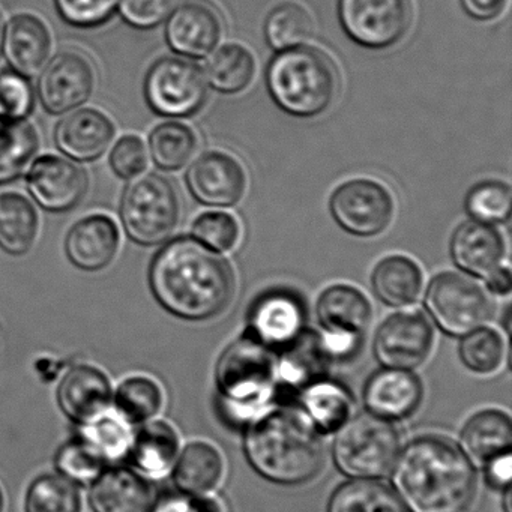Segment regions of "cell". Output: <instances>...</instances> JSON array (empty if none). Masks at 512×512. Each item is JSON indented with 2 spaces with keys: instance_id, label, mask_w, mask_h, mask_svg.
<instances>
[{
  "instance_id": "cb8c5ba5",
  "label": "cell",
  "mask_w": 512,
  "mask_h": 512,
  "mask_svg": "<svg viewBox=\"0 0 512 512\" xmlns=\"http://www.w3.org/2000/svg\"><path fill=\"white\" fill-rule=\"evenodd\" d=\"M451 256L461 271L487 280L500 268L505 256V241L491 224L466 221L452 235Z\"/></svg>"
},
{
  "instance_id": "ba28073f",
  "label": "cell",
  "mask_w": 512,
  "mask_h": 512,
  "mask_svg": "<svg viewBox=\"0 0 512 512\" xmlns=\"http://www.w3.org/2000/svg\"><path fill=\"white\" fill-rule=\"evenodd\" d=\"M425 307L436 325L454 337L482 328L494 314L491 296L476 281L457 272H442L431 280Z\"/></svg>"
},
{
  "instance_id": "d4e9b609",
  "label": "cell",
  "mask_w": 512,
  "mask_h": 512,
  "mask_svg": "<svg viewBox=\"0 0 512 512\" xmlns=\"http://www.w3.org/2000/svg\"><path fill=\"white\" fill-rule=\"evenodd\" d=\"M52 34L43 20L32 14L11 19L4 32V53L13 71L26 79L38 76L52 55Z\"/></svg>"
},
{
  "instance_id": "ab89813d",
  "label": "cell",
  "mask_w": 512,
  "mask_h": 512,
  "mask_svg": "<svg viewBox=\"0 0 512 512\" xmlns=\"http://www.w3.org/2000/svg\"><path fill=\"white\" fill-rule=\"evenodd\" d=\"M313 31V19L299 4L278 5L265 22L266 43L277 52L305 46Z\"/></svg>"
},
{
  "instance_id": "277c9868",
  "label": "cell",
  "mask_w": 512,
  "mask_h": 512,
  "mask_svg": "<svg viewBox=\"0 0 512 512\" xmlns=\"http://www.w3.org/2000/svg\"><path fill=\"white\" fill-rule=\"evenodd\" d=\"M277 361L272 349L248 331L224 350L215 382L221 410L230 421L248 424L265 412L278 392Z\"/></svg>"
},
{
  "instance_id": "7dc6e473",
  "label": "cell",
  "mask_w": 512,
  "mask_h": 512,
  "mask_svg": "<svg viewBox=\"0 0 512 512\" xmlns=\"http://www.w3.org/2000/svg\"><path fill=\"white\" fill-rule=\"evenodd\" d=\"M176 0H119L122 19L137 29H152L166 22Z\"/></svg>"
},
{
  "instance_id": "d6986e66",
  "label": "cell",
  "mask_w": 512,
  "mask_h": 512,
  "mask_svg": "<svg viewBox=\"0 0 512 512\" xmlns=\"http://www.w3.org/2000/svg\"><path fill=\"white\" fill-rule=\"evenodd\" d=\"M56 401L70 421L86 425L110 410L113 401L112 383L100 368L76 365L59 382Z\"/></svg>"
},
{
  "instance_id": "52a82bcc",
  "label": "cell",
  "mask_w": 512,
  "mask_h": 512,
  "mask_svg": "<svg viewBox=\"0 0 512 512\" xmlns=\"http://www.w3.org/2000/svg\"><path fill=\"white\" fill-rule=\"evenodd\" d=\"M181 199L175 185L163 176H143L124 191L121 220L137 244L152 247L169 241L181 221Z\"/></svg>"
},
{
  "instance_id": "44dd1931",
  "label": "cell",
  "mask_w": 512,
  "mask_h": 512,
  "mask_svg": "<svg viewBox=\"0 0 512 512\" xmlns=\"http://www.w3.org/2000/svg\"><path fill=\"white\" fill-rule=\"evenodd\" d=\"M421 400V380L409 370L385 367L365 383L364 403L368 412L388 421L409 418Z\"/></svg>"
},
{
  "instance_id": "5b68a950",
  "label": "cell",
  "mask_w": 512,
  "mask_h": 512,
  "mask_svg": "<svg viewBox=\"0 0 512 512\" xmlns=\"http://www.w3.org/2000/svg\"><path fill=\"white\" fill-rule=\"evenodd\" d=\"M266 86L274 103L296 118H316L335 103L340 77L334 62L316 47L278 52L266 70Z\"/></svg>"
},
{
  "instance_id": "f546056e",
  "label": "cell",
  "mask_w": 512,
  "mask_h": 512,
  "mask_svg": "<svg viewBox=\"0 0 512 512\" xmlns=\"http://www.w3.org/2000/svg\"><path fill=\"white\" fill-rule=\"evenodd\" d=\"M422 286L421 268L406 256L385 257L371 275L374 295L388 307H409L421 295Z\"/></svg>"
},
{
  "instance_id": "9f6ffc18",
  "label": "cell",
  "mask_w": 512,
  "mask_h": 512,
  "mask_svg": "<svg viewBox=\"0 0 512 512\" xmlns=\"http://www.w3.org/2000/svg\"><path fill=\"white\" fill-rule=\"evenodd\" d=\"M4 20H2V16H0V50H2V44H4Z\"/></svg>"
},
{
  "instance_id": "7bdbcfd3",
  "label": "cell",
  "mask_w": 512,
  "mask_h": 512,
  "mask_svg": "<svg viewBox=\"0 0 512 512\" xmlns=\"http://www.w3.org/2000/svg\"><path fill=\"white\" fill-rule=\"evenodd\" d=\"M511 188L500 181L475 185L466 197V211L473 220L485 224H503L511 215Z\"/></svg>"
},
{
  "instance_id": "6da1fadb",
  "label": "cell",
  "mask_w": 512,
  "mask_h": 512,
  "mask_svg": "<svg viewBox=\"0 0 512 512\" xmlns=\"http://www.w3.org/2000/svg\"><path fill=\"white\" fill-rule=\"evenodd\" d=\"M149 286L158 304L179 319L200 322L223 313L236 290L224 257L190 236L167 242L152 260Z\"/></svg>"
},
{
  "instance_id": "f5cc1de1",
  "label": "cell",
  "mask_w": 512,
  "mask_h": 512,
  "mask_svg": "<svg viewBox=\"0 0 512 512\" xmlns=\"http://www.w3.org/2000/svg\"><path fill=\"white\" fill-rule=\"evenodd\" d=\"M487 287L496 295L505 296L511 292V272L508 268H499L487 278Z\"/></svg>"
},
{
  "instance_id": "ffe728a7",
  "label": "cell",
  "mask_w": 512,
  "mask_h": 512,
  "mask_svg": "<svg viewBox=\"0 0 512 512\" xmlns=\"http://www.w3.org/2000/svg\"><path fill=\"white\" fill-rule=\"evenodd\" d=\"M154 500L148 479L121 464L107 466L89 488L94 512H149Z\"/></svg>"
},
{
  "instance_id": "74e56055",
  "label": "cell",
  "mask_w": 512,
  "mask_h": 512,
  "mask_svg": "<svg viewBox=\"0 0 512 512\" xmlns=\"http://www.w3.org/2000/svg\"><path fill=\"white\" fill-rule=\"evenodd\" d=\"M25 512H82L79 485L59 473H43L26 491Z\"/></svg>"
},
{
  "instance_id": "11a10c76",
  "label": "cell",
  "mask_w": 512,
  "mask_h": 512,
  "mask_svg": "<svg viewBox=\"0 0 512 512\" xmlns=\"http://www.w3.org/2000/svg\"><path fill=\"white\" fill-rule=\"evenodd\" d=\"M11 122H14V121H11V119H8L7 116L4 115V112H2V110H0V133H2V131H4L5 128H7L8 125L11 124Z\"/></svg>"
},
{
  "instance_id": "816d5d0a",
  "label": "cell",
  "mask_w": 512,
  "mask_h": 512,
  "mask_svg": "<svg viewBox=\"0 0 512 512\" xmlns=\"http://www.w3.org/2000/svg\"><path fill=\"white\" fill-rule=\"evenodd\" d=\"M484 470L487 484H490L496 490H503V488L508 487L509 481H511V454L500 455V457L488 461L484 466Z\"/></svg>"
},
{
  "instance_id": "836d02e7",
  "label": "cell",
  "mask_w": 512,
  "mask_h": 512,
  "mask_svg": "<svg viewBox=\"0 0 512 512\" xmlns=\"http://www.w3.org/2000/svg\"><path fill=\"white\" fill-rule=\"evenodd\" d=\"M206 82L221 94H239L253 82L256 59L241 44H226L206 64Z\"/></svg>"
},
{
  "instance_id": "ee69618b",
  "label": "cell",
  "mask_w": 512,
  "mask_h": 512,
  "mask_svg": "<svg viewBox=\"0 0 512 512\" xmlns=\"http://www.w3.org/2000/svg\"><path fill=\"white\" fill-rule=\"evenodd\" d=\"M193 238L215 253H227L238 245L241 226L229 212H205L194 221Z\"/></svg>"
},
{
  "instance_id": "f35d334b",
  "label": "cell",
  "mask_w": 512,
  "mask_h": 512,
  "mask_svg": "<svg viewBox=\"0 0 512 512\" xmlns=\"http://www.w3.org/2000/svg\"><path fill=\"white\" fill-rule=\"evenodd\" d=\"M80 436L100 452L107 464H119L130 454L134 431L130 422L118 412L107 410L94 421L82 425Z\"/></svg>"
},
{
  "instance_id": "4316f807",
  "label": "cell",
  "mask_w": 512,
  "mask_h": 512,
  "mask_svg": "<svg viewBox=\"0 0 512 512\" xmlns=\"http://www.w3.org/2000/svg\"><path fill=\"white\" fill-rule=\"evenodd\" d=\"M512 424L502 410L475 413L464 424L460 448L472 463L485 464L500 455L511 454Z\"/></svg>"
},
{
  "instance_id": "6f0895ef",
  "label": "cell",
  "mask_w": 512,
  "mask_h": 512,
  "mask_svg": "<svg viewBox=\"0 0 512 512\" xmlns=\"http://www.w3.org/2000/svg\"><path fill=\"white\" fill-rule=\"evenodd\" d=\"M5 509V496L4 491L0 488V512H4Z\"/></svg>"
},
{
  "instance_id": "681fc988",
  "label": "cell",
  "mask_w": 512,
  "mask_h": 512,
  "mask_svg": "<svg viewBox=\"0 0 512 512\" xmlns=\"http://www.w3.org/2000/svg\"><path fill=\"white\" fill-rule=\"evenodd\" d=\"M149 512H221V508L215 500L208 497L178 491L158 497Z\"/></svg>"
},
{
  "instance_id": "db71d44e",
  "label": "cell",
  "mask_w": 512,
  "mask_h": 512,
  "mask_svg": "<svg viewBox=\"0 0 512 512\" xmlns=\"http://www.w3.org/2000/svg\"><path fill=\"white\" fill-rule=\"evenodd\" d=\"M503 509L505 512H511V487L503 488Z\"/></svg>"
},
{
  "instance_id": "e0dca14e",
  "label": "cell",
  "mask_w": 512,
  "mask_h": 512,
  "mask_svg": "<svg viewBox=\"0 0 512 512\" xmlns=\"http://www.w3.org/2000/svg\"><path fill=\"white\" fill-rule=\"evenodd\" d=\"M307 307L301 296L286 289H275L260 296L248 316V332L269 349H286L302 332Z\"/></svg>"
},
{
  "instance_id": "ac0fdd59",
  "label": "cell",
  "mask_w": 512,
  "mask_h": 512,
  "mask_svg": "<svg viewBox=\"0 0 512 512\" xmlns=\"http://www.w3.org/2000/svg\"><path fill=\"white\" fill-rule=\"evenodd\" d=\"M85 170L68 158L44 155L28 173V188L35 202L50 212H67L79 205L88 191Z\"/></svg>"
},
{
  "instance_id": "bcb514c9",
  "label": "cell",
  "mask_w": 512,
  "mask_h": 512,
  "mask_svg": "<svg viewBox=\"0 0 512 512\" xmlns=\"http://www.w3.org/2000/svg\"><path fill=\"white\" fill-rule=\"evenodd\" d=\"M59 16L74 28H97L112 19L119 0H55Z\"/></svg>"
},
{
  "instance_id": "4fadbf2b",
  "label": "cell",
  "mask_w": 512,
  "mask_h": 512,
  "mask_svg": "<svg viewBox=\"0 0 512 512\" xmlns=\"http://www.w3.org/2000/svg\"><path fill=\"white\" fill-rule=\"evenodd\" d=\"M433 326L419 311L392 314L377 329L374 356L386 368L415 370L433 349Z\"/></svg>"
},
{
  "instance_id": "f6af8a7d",
  "label": "cell",
  "mask_w": 512,
  "mask_h": 512,
  "mask_svg": "<svg viewBox=\"0 0 512 512\" xmlns=\"http://www.w3.org/2000/svg\"><path fill=\"white\" fill-rule=\"evenodd\" d=\"M35 106V92L29 79L16 71L0 73V110L11 121H25Z\"/></svg>"
},
{
  "instance_id": "c3c4849f",
  "label": "cell",
  "mask_w": 512,
  "mask_h": 512,
  "mask_svg": "<svg viewBox=\"0 0 512 512\" xmlns=\"http://www.w3.org/2000/svg\"><path fill=\"white\" fill-rule=\"evenodd\" d=\"M113 172L122 179L139 178L148 167V149L139 136H124L110 155Z\"/></svg>"
},
{
  "instance_id": "3957f363",
  "label": "cell",
  "mask_w": 512,
  "mask_h": 512,
  "mask_svg": "<svg viewBox=\"0 0 512 512\" xmlns=\"http://www.w3.org/2000/svg\"><path fill=\"white\" fill-rule=\"evenodd\" d=\"M245 455L274 484L299 485L316 478L325 461L319 431L302 412L271 410L250 422Z\"/></svg>"
},
{
  "instance_id": "8fae6325",
  "label": "cell",
  "mask_w": 512,
  "mask_h": 512,
  "mask_svg": "<svg viewBox=\"0 0 512 512\" xmlns=\"http://www.w3.org/2000/svg\"><path fill=\"white\" fill-rule=\"evenodd\" d=\"M326 349L332 359L352 356L361 344L373 319V307L367 296L353 286L328 287L316 305Z\"/></svg>"
},
{
  "instance_id": "8992f818",
  "label": "cell",
  "mask_w": 512,
  "mask_h": 512,
  "mask_svg": "<svg viewBox=\"0 0 512 512\" xmlns=\"http://www.w3.org/2000/svg\"><path fill=\"white\" fill-rule=\"evenodd\" d=\"M400 449V433L392 421L367 412L350 416L338 428L332 454L344 475L380 479L392 472Z\"/></svg>"
},
{
  "instance_id": "b9f144b4",
  "label": "cell",
  "mask_w": 512,
  "mask_h": 512,
  "mask_svg": "<svg viewBox=\"0 0 512 512\" xmlns=\"http://www.w3.org/2000/svg\"><path fill=\"white\" fill-rule=\"evenodd\" d=\"M503 358H505V341L494 329L482 326L464 335L461 341V362L473 373H494L499 370Z\"/></svg>"
},
{
  "instance_id": "1f68e13d",
  "label": "cell",
  "mask_w": 512,
  "mask_h": 512,
  "mask_svg": "<svg viewBox=\"0 0 512 512\" xmlns=\"http://www.w3.org/2000/svg\"><path fill=\"white\" fill-rule=\"evenodd\" d=\"M38 232L40 217L34 203L19 193L0 194V248L23 256L34 247Z\"/></svg>"
},
{
  "instance_id": "9c48e42d",
  "label": "cell",
  "mask_w": 512,
  "mask_h": 512,
  "mask_svg": "<svg viewBox=\"0 0 512 512\" xmlns=\"http://www.w3.org/2000/svg\"><path fill=\"white\" fill-rule=\"evenodd\" d=\"M145 97L157 115L190 118L205 106L208 82L199 65L178 56H167L148 71Z\"/></svg>"
},
{
  "instance_id": "30bf717a",
  "label": "cell",
  "mask_w": 512,
  "mask_h": 512,
  "mask_svg": "<svg viewBox=\"0 0 512 512\" xmlns=\"http://www.w3.org/2000/svg\"><path fill=\"white\" fill-rule=\"evenodd\" d=\"M338 19L353 43L385 50L409 31L412 4L410 0H338Z\"/></svg>"
},
{
  "instance_id": "60d3db41",
  "label": "cell",
  "mask_w": 512,
  "mask_h": 512,
  "mask_svg": "<svg viewBox=\"0 0 512 512\" xmlns=\"http://www.w3.org/2000/svg\"><path fill=\"white\" fill-rule=\"evenodd\" d=\"M55 467L59 475L77 485H91L107 467L100 452L82 436L65 442L56 452Z\"/></svg>"
},
{
  "instance_id": "d6a6232c",
  "label": "cell",
  "mask_w": 512,
  "mask_h": 512,
  "mask_svg": "<svg viewBox=\"0 0 512 512\" xmlns=\"http://www.w3.org/2000/svg\"><path fill=\"white\" fill-rule=\"evenodd\" d=\"M328 512H409L397 491L379 479H352L329 500Z\"/></svg>"
},
{
  "instance_id": "484cf974",
  "label": "cell",
  "mask_w": 512,
  "mask_h": 512,
  "mask_svg": "<svg viewBox=\"0 0 512 512\" xmlns=\"http://www.w3.org/2000/svg\"><path fill=\"white\" fill-rule=\"evenodd\" d=\"M277 361V388L301 392L305 386L326 376L332 356L322 334L305 329Z\"/></svg>"
},
{
  "instance_id": "7a4b0ae2",
  "label": "cell",
  "mask_w": 512,
  "mask_h": 512,
  "mask_svg": "<svg viewBox=\"0 0 512 512\" xmlns=\"http://www.w3.org/2000/svg\"><path fill=\"white\" fill-rule=\"evenodd\" d=\"M392 482L409 512H463L476 493V472L460 446L421 436L400 449Z\"/></svg>"
},
{
  "instance_id": "7402d4cb",
  "label": "cell",
  "mask_w": 512,
  "mask_h": 512,
  "mask_svg": "<svg viewBox=\"0 0 512 512\" xmlns=\"http://www.w3.org/2000/svg\"><path fill=\"white\" fill-rule=\"evenodd\" d=\"M115 134V124L106 113L97 109H80L59 122L55 140L67 157L80 163H91L106 154Z\"/></svg>"
},
{
  "instance_id": "5bb4252c",
  "label": "cell",
  "mask_w": 512,
  "mask_h": 512,
  "mask_svg": "<svg viewBox=\"0 0 512 512\" xmlns=\"http://www.w3.org/2000/svg\"><path fill=\"white\" fill-rule=\"evenodd\" d=\"M94 64L88 56L67 50L46 65L38 82V97L47 112L64 115L85 104L94 94Z\"/></svg>"
},
{
  "instance_id": "f1b7e54d",
  "label": "cell",
  "mask_w": 512,
  "mask_h": 512,
  "mask_svg": "<svg viewBox=\"0 0 512 512\" xmlns=\"http://www.w3.org/2000/svg\"><path fill=\"white\" fill-rule=\"evenodd\" d=\"M302 413L319 433H334L352 416L353 398L341 383L322 379L299 392Z\"/></svg>"
},
{
  "instance_id": "8d00e7d4",
  "label": "cell",
  "mask_w": 512,
  "mask_h": 512,
  "mask_svg": "<svg viewBox=\"0 0 512 512\" xmlns=\"http://www.w3.org/2000/svg\"><path fill=\"white\" fill-rule=\"evenodd\" d=\"M163 403V389L152 377H127L116 388V412L131 425H140L151 421L160 413Z\"/></svg>"
},
{
  "instance_id": "e575fe53",
  "label": "cell",
  "mask_w": 512,
  "mask_h": 512,
  "mask_svg": "<svg viewBox=\"0 0 512 512\" xmlns=\"http://www.w3.org/2000/svg\"><path fill=\"white\" fill-rule=\"evenodd\" d=\"M199 140L193 128L181 122H164L149 137L152 160L160 169L175 172L187 166L196 154Z\"/></svg>"
},
{
  "instance_id": "4dcf8cb0",
  "label": "cell",
  "mask_w": 512,
  "mask_h": 512,
  "mask_svg": "<svg viewBox=\"0 0 512 512\" xmlns=\"http://www.w3.org/2000/svg\"><path fill=\"white\" fill-rule=\"evenodd\" d=\"M224 461L220 452L206 442L185 446L173 464V482L179 491L194 496L209 493L223 478Z\"/></svg>"
},
{
  "instance_id": "9a60e30c",
  "label": "cell",
  "mask_w": 512,
  "mask_h": 512,
  "mask_svg": "<svg viewBox=\"0 0 512 512\" xmlns=\"http://www.w3.org/2000/svg\"><path fill=\"white\" fill-rule=\"evenodd\" d=\"M187 185L202 205L232 208L245 196L248 178L238 158L229 152L209 151L191 164Z\"/></svg>"
},
{
  "instance_id": "d590c367",
  "label": "cell",
  "mask_w": 512,
  "mask_h": 512,
  "mask_svg": "<svg viewBox=\"0 0 512 512\" xmlns=\"http://www.w3.org/2000/svg\"><path fill=\"white\" fill-rule=\"evenodd\" d=\"M40 149V134L28 119L14 121L0 134V184L23 175Z\"/></svg>"
},
{
  "instance_id": "603a6c76",
  "label": "cell",
  "mask_w": 512,
  "mask_h": 512,
  "mask_svg": "<svg viewBox=\"0 0 512 512\" xmlns=\"http://www.w3.org/2000/svg\"><path fill=\"white\" fill-rule=\"evenodd\" d=\"M119 244L121 235L115 220L109 215L95 214L71 227L65 251L74 266L82 271L95 272L107 268L115 260Z\"/></svg>"
},
{
  "instance_id": "f907efd6",
  "label": "cell",
  "mask_w": 512,
  "mask_h": 512,
  "mask_svg": "<svg viewBox=\"0 0 512 512\" xmlns=\"http://www.w3.org/2000/svg\"><path fill=\"white\" fill-rule=\"evenodd\" d=\"M508 0H461L463 10L467 16L479 22H490L496 19L505 10Z\"/></svg>"
},
{
  "instance_id": "2e32d148",
  "label": "cell",
  "mask_w": 512,
  "mask_h": 512,
  "mask_svg": "<svg viewBox=\"0 0 512 512\" xmlns=\"http://www.w3.org/2000/svg\"><path fill=\"white\" fill-rule=\"evenodd\" d=\"M223 34V16L208 0H187L167 20V44L185 58L203 59L211 55Z\"/></svg>"
},
{
  "instance_id": "83f0119b",
  "label": "cell",
  "mask_w": 512,
  "mask_h": 512,
  "mask_svg": "<svg viewBox=\"0 0 512 512\" xmlns=\"http://www.w3.org/2000/svg\"><path fill=\"white\" fill-rule=\"evenodd\" d=\"M179 454V436L166 421H149L134 433L127 460L139 472L161 476L169 472Z\"/></svg>"
},
{
  "instance_id": "7c38bea8",
  "label": "cell",
  "mask_w": 512,
  "mask_h": 512,
  "mask_svg": "<svg viewBox=\"0 0 512 512\" xmlns=\"http://www.w3.org/2000/svg\"><path fill=\"white\" fill-rule=\"evenodd\" d=\"M329 208L335 223L358 238L382 235L395 217V199L391 191L380 182L367 178L341 184L332 193Z\"/></svg>"
}]
</instances>
